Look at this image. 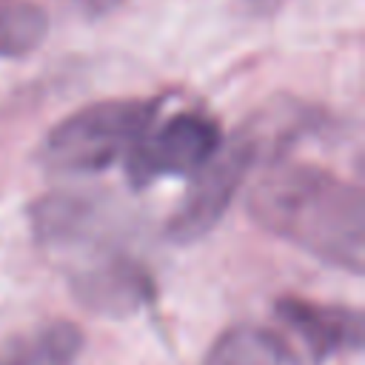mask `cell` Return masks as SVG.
<instances>
[{"label": "cell", "mask_w": 365, "mask_h": 365, "mask_svg": "<svg viewBox=\"0 0 365 365\" xmlns=\"http://www.w3.org/2000/svg\"><path fill=\"white\" fill-rule=\"evenodd\" d=\"M248 214L299 251L362 274L365 200L359 185L319 165L282 163L268 168L248 194Z\"/></svg>", "instance_id": "cell-1"}, {"label": "cell", "mask_w": 365, "mask_h": 365, "mask_svg": "<svg viewBox=\"0 0 365 365\" xmlns=\"http://www.w3.org/2000/svg\"><path fill=\"white\" fill-rule=\"evenodd\" d=\"M305 117L308 114H302L297 103L271 100L268 108L248 117L231 137H222L220 148L194 174L191 188L168 217L165 237L177 245H188L211 234L231 200L240 194L251 168L288 145Z\"/></svg>", "instance_id": "cell-2"}, {"label": "cell", "mask_w": 365, "mask_h": 365, "mask_svg": "<svg viewBox=\"0 0 365 365\" xmlns=\"http://www.w3.org/2000/svg\"><path fill=\"white\" fill-rule=\"evenodd\" d=\"M157 97L100 100L60 120L37 145V163L51 174H97L125 160L157 117Z\"/></svg>", "instance_id": "cell-3"}, {"label": "cell", "mask_w": 365, "mask_h": 365, "mask_svg": "<svg viewBox=\"0 0 365 365\" xmlns=\"http://www.w3.org/2000/svg\"><path fill=\"white\" fill-rule=\"evenodd\" d=\"M29 217L37 245L57 259L66 274L125 251L111 208L91 194H46L31 205Z\"/></svg>", "instance_id": "cell-4"}, {"label": "cell", "mask_w": 365, "mask_h": 365, "mask_svg": "<svg viewBox=\"0 0 365 365\" xmlns=\"http://www.w3.org/2000/svg\"><path fill=\"white\" fill-rule=\"evenodd\" d=\"M274 325L265 328L282 365H325L331 356L362 348V314L305 297H279Z\"/></svg>", "instance_id": "cell-5"}, {"label": "cell", "mask_w": 365, "mask_h": 365, "mask_svg": "<svg viewBox=\"0 0 365 365\" xmlns=\"http://www.w3.org/2000/svg\"><path fill=\"white\" fill-rule=\"evenodd\" d=\"M220 143L222 131L214 117L202 111L171 114L160 125L151 123L137 140V145L128 151V180L134 185H148L157 177L197 174L220 148Z\"/></svg>", "instance_id": "cell-6"}, {"label": "cell", "mask_w": 365, "mask_h": 365, "mask_svg": "<svg viewBox=\"0 0 365 365\" xmlns=\"http://www.w3.org/2000/svg\"><path fill=\"white\" fill-rule=\"evenodd\" d=\"M68 285L83 308L114 319L131 317L154 299V279L148 268L128 251L68 274Z\"/></svg>", "instance_id": "cell-7"}, {"label": "cell", "mask_w": 365, "mask_h": 365, "mask_svg": "<svg viewBox=\"0 0 365 365\" xmlns=\"http://www.w3.org/2000/svg\"><path fill=\"white\" fill-rule=\"evenodd\" d=\"M83 351V331L68 319H48L9 336L0 345V365H74Z\"/></svg>", "instance_id": "cell-8"}, {"label": "cell", "mask_w": 365, "mask_h": 365, "mask_svg": "<svg viewBox=\"0 0 365 365\" xmlns=\"http://www.w3.org/2000/svg\"><path fill=\"white\" fill-rule=\"evenodd\" d=\"M200 365H282V359L265 328L234 325L211 342Z\"/></svg>", "instance_id": "cell-9"}, {"label": "cell", "mask_w": 365, "mask_h": 365, "mask_svg": "<svg viewBox=\"0 0 365 365\" xmlns=\"http://www.w3.org/2000/svg\"><path fill=\"white\" fill-rule=\"evenodd\" d=\"M48 31L46 11L31 0H0V57L31 54Z\"/></svg>", "instance_id": "cell-10"}, {"label": "cell", "mask_w": 365, "mask_h": 365, "mask_svg": "<svg viewBox=\"0 0 365 365\" xmlns=\"http://www.w3.org/2000/svg\"><path fill=\"white\" fill-rule=\"evenodd\" d=\"M83 11H88V14H103V11H108V9H114L120 0H74Z\"/></svg>", "instance_id": "cell-11"}, {"label": "cell", "mask_w": 365, "mask_h": 365, "mask_svg": "<svg viewBox=\"0 0 365 365\" xmlns=\"http://www.w3.org/2000/svg\"><path fill=\"white\" fill-rule=\"evenodd\" d=\"M242 3H245V6L251 9V11H259V14H268V11H274V9H277V6L282 3V0H242Z\"/></svg>", "instance_id": "cell-12"}]
</instances>
